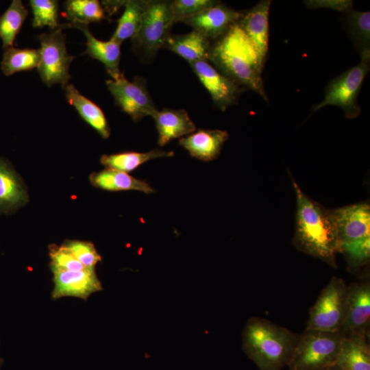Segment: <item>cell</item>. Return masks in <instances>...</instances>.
Wrapping results in <instances>:
<instances>
[{
  "instance_id": "6da1fadb",
  "label": "cell",
  "mask_w": 370,
  "mask_h": 370,
  "mask_svg": "<svg viewBox=\"0 0 370 370\" xmlns=\"http://www.w3.org/2000/svg\"><path fill=\"white\" fill-rule=\"evenodd\" d=\"M208 62L241 88L269 101L262 77L264 64L238 23L212 41Z\"/></svg>"
},
{
  "instance_id": "7a4b0ae2",
  "label": "cell",
  "mask_w": 370,
  "mask_h": 370,
  "mask_svg": "<svg viewBox=\"0 0 370 370\" xmlns=\"http://www.w3.org/2000/svg\"><path fill=\"white\" fill-rule=\"evenodd\" d=\"M297 198L295 247L336 267L338 252L336 225L332 210L307 197L292 179Z\"/></svg>"
},
{
  "instance_id": "3957f363",
  "label": "cell",
  "mask_w": 370,
  "mask_h": 370,
  "mask_svg": "<svg viewBox=\"0 0 370 370\" xmlns=\"http://www.w3.org/2000/svg\"><path fill=\"white\" fill-rule=\"evenodd\" d=\"M300 335L267 319L250 318L243 332V349L260 370L288 366Z\"/></svg>"
},
{
  "instance_id": "277c9868",
  "label": "cell",
  "mask_w": 370,
  "mask_h": 370,
  "mask_svg": "<svg viewBox=\"0 0 370 370\" xmlns=\"http://www.w3.org/2000/svg\"><path fill=\"white\" fill-rule=\"evenodd\" d=\"M336 225L338 252L350 271L369 262L370 257V207L360 203L332 210Z\"/></svg>"
},
{
  "instance_id": "5b68a950",
  "label": "cell",
  "mask_w": 370,
  "mask_h": 370,
  "mask_svg": "<svg viewBox=\"0 0 370 370\" xmlns=\"http://www.w3.org/2000/svg\"><path fill=\"white\" fill-rule=\"evenodd\" d=\"M343 336L339 332L306 330L288 365L290 370H322L336 365Z\"/></svg>"
},
{
  "instance_id": "8992f818",
  "label": "cell",
  "mask_w": 370,
  "mask_h": 370,
  "mask_svg": "<svg viewBox=\"0 0 370 370\" xmlns=\"http://www.w3.org/2000/svg\"><path fill=\"white\" fill-rule=\"evenodd\" d=\"M174 24L171 1H145L140 26L132 38L136 52L145 60L153 58L163 48Z\"/></svg>"
},
{
  "instance_id": "52a82bcc",
  "label": "cell",
  "mask_w": 370,
  "mask_h": 370,
  "mask_svg": "<svg viewBox=\"0 0 370 370\" xmlns=\"http://www.w3.org/2000/svg\"><path fill=\"white\" fill-rule=\"evenodd\" d=\"M370 69V51L360 54V62L330 80L325 90L324 99L313 106L312 112L326 106L341 108L347 119H356L360 113L358 96Z\"/></svg>"
},
{
  "instance_id": "ba28073f",
  "label": "cell",
  "mask_w": 370,
  "mask_h": 370,
  "mask_svg": "<svg viewBox=\"0 0 370 370\" xmlns=\"http://www.w3.org/2000/svg\"><path fill=\"white\" fill-rule=\"evenodd\" d=\"M348 286L332 277L311 307L306 330L340 332L347 301Z\"/></svg>"
},
{
  "instance_id": "9c48e42d",
  "label": "cell",
  "mask_w": 370,
  "mask_h": 370,
  "mask_svg": "<svg viewBox=\"0 0 370 370\" xmlns=\"http://www.w3.org/2000/svg\"><path fill=\"white\" fill-rule=\"evenodd\" d=\"M62 28L38 36L40 62L37 67L41 80L48 86L60 84L64 88L71 77L69 67L74 56L69 54Z\"/></svg>"
},
{
  "instance_id": "30bf717a",
  "label": "cell",
  "mask_w": 370,
  "mask_h": 370,
  "mask_svg": "<svg viewBox=\"0 0 370 370\" xmlns=\"http://www.w3.org/2000/svg\"><path fill=\"white\" fill-rule=\"evenodd\" d=\"M106 84L116 105L134 122L147 116H152L157 111L143 77L136 76L130 82L122 73L119 78L108 79Z\"/></svg>"
},
{
  "instance_id": "8fae6325",
  "label": "cell",
  "mask_w": 370,
  "mask_h": 370,
  "mask_svg": "<svg viewBox=\"0 0 370 370\" xmlns=\"http://www.w3.org/2000/svg\"><path fill=\"white\" fill-rule=\"evenodd\" d=\"M201 84L210 93L213 103L221 111L235 105L245 90L222 74L208 61L201 60L190 64Z\"/></svg>"
},
{
  "instance_id": "7c38bea8",
  "label": "cell",
  "mask_w": 370,
  "mask_h": 370,
  "mask_svg": "<svg viewBox=\"0 0 370 370\" xmlns=\"http://www.w3.org/2000/svg\"><path fill=\"white\" fill-rule=\"evenodd\" d=\"M50 268L54 284L51 297L54 300L64 297L86 300L91 294L103 289L95 269L68 271L53 267Z\"/></svg>"
},
{
  "instance_id": "4fadbf2b",
  "label": "cell",
  "mask_w": 370,
  "mask_h": 370,
  "mask_svg": "<svg viewBox=\"0 0 370 370\" xmlns=\"http://www.w3.org/2000/svg\"><path fill=\"white\" fill-rule=\"evenodd\" d=\"M370 284L353 283L348 286L345 317L340 331L343 336L369 334Z\"/></svg>"
},
{
  "instance_id": "5bb4252c",
  "label": "cell",
  "mask_w": 370,
  "mask_h": 370,
  "mask_svg": "<svg viewBox=\"0 0 370 370\" xmlns=\"http://www.w3.org/2000/svg\"><path fill=\"white\" fill-rule=\"evenodd\" d=\"M243 12L237 11L218 1L184 23L209 39L215 40L223 36L233 25L238 23Z\"/></svg>"
},
{
  "instance_id": "9a60e30c",
  "label": "cell",
  "mask_w": 370,
  "mask_h": 370,
  "mask_svg": "<svg viewBox=\"0 0 370 370\" xmlns=\"http://www.w3.org/2000/svg\"><path fill=\"white\" fill-rule=\"evenodd\" d=\"M270 0H263L243 12L238 21L243 32L253 44L262 63L264 65L269 51V16Z\"/></svg>"
},
{
  "instance_id": "2e32d148",
  "label": "cell",
  "mask_w": 370,
  "mask_h": 370,
  "mask_svg": "<svg viewBox=\"0 0 370 370\" xmlns=\"http://www.w3.org/2000/svg\"><path fill=\"white\" fill-rule=\"evenodd\" d=\"M65 27H75L84 34L86 38V49L84 53L100 61L112 79H116L122 75L123 73L119 68L121 43L112 39L103 41L96 38L90 32L88 25L69 23L61 25L62 28Z\"/></svg>"
},
{
  "instance_id": "e0dca14e",
  "label": "cell",
  "mask_w": 370,
  "mask_h": 370,
  "mask_svg": "<svg viewBox=\"0 0 370 370\" xmlns=\"http://www.w3.org/2000/svg\"><path fill=\"white\" fill-rule=\"evenodd\" d=\"M225 130L199 129L179 140L180 146L189 154L202 161H211L217 158L228 139Z\"/></svg>"
},
{
  "instance_id": "ac0fdd59",
  "label": "cell",
  "mask_w": 370,
  "mask_h": 370,
  "mask_svg": "<svg viewBox=\"0 0 370 370\" xmlns=\"http://www.w3.org/2000/svg\"><path fill=\"white\" fill-rule=\"evenodd\" d=\"M152 117L158 134V143L161 147L173 139L184 137L196 130V125L184 109L157 110Z\"/></svg>"
},
{
  "instance_id": "d6986e66",
  "label": "cell",
  "mask_w": 370,
  "mask_h": 370,
  "mask_svg": "<svg viewBox=\"0 0 370 370\" xmlns=\"http://www.w3.org/2000/svg\"><path fill=\"white\" fill-rule=\"evenodd\" d=\"M27 201V190L18 175L0 157V214L12 212Z\"/></svg>"
},
{
  "instance_id": "ffe728a7",
  "label": "cell",
  "mask_w": 370,
  "mask_h": 370,
  "mask_svg": "<svg viewBox=\"0 0 370 370\" xmlns=\"http://www.w3.org/2000/svg\"><path fill=\"white\" fill-rule=\"evenodd\" d=\"M211 43L204 35L193 30L184 34H170L163 48L177 54L191 64L198 61H208Z\"/></svg>"
},
{
  "instance_id": "44dd1931",
  "label": "cell",
  "mask_w": 370,
  "mask_h": 370,
  "mask_svg": "<svg viewBox=\"0 0 370 370\" xmlns=\"http://www.w3.org/2000/svg\"><path fill=\"white\" fill-rule=\"evenodd\" d=\"M369 336H343L336 365L343 370H370Z\"/></svg>"
},
{
  "instance_id": "7402d4cb",
  "label": "cell",
  "mask_w": 370,
  "mask_h": 370,
  "mask_svg": "<svg viewBox=\"0 0 370 370\" xmlns=\"http://www.w3.org/2000/svg\"><path fill=\"white\" fill-rule=\"evenodd\" d=\"M63 88L67 102L73 106L81 118L103 138H108L110 129L102 110L81 94L74 85L68 84Z\"/></svg>"
},
{
  "instance_id": "603a6c76",
  "label": "cell",
  "mask_w": 370,
  "mask_h": 370,
  "mask_svg": "<svg viewBox=\"0 0 370 370\" xmlns=\"http://www.w3.org/2000/svg\"><path fill=\"white\" fill-rule=\"evenodd\" d=\"M90 181L94 186L109 191L138 190L147 194L154 192L147 182L114 169L93 173L90 175Z\"/></svg>"
},
{
  "instance_id": "cb8c5ba5",
  "label": "cell",
  "mask_w": 370,
  "mask_h": 370,
  "mask_svg": "<svg viewBox=\"0 0 370 370\" xmlns=\"http://www.w3.org/2000/svg\"><path fill=\"white\" fill-rule=\"evenodd\" d=\"M173 151L155 149L147 152L123 151L101 156L100 162L106 169L130 172L149 160L162 157H172Z\"/></svg>"
},
{
  "instance_id": "d4e9b609",
  "label": "cell",
  "mask_w": 370,
  "mask_h": 370,
  "mask_svg": "<svg viewBox=\"0 0 370 370\" xmlns=\"http://www.w3.org/2000/svg\"><path fill=\"white\" fill-rule=\"evenodd\" d=\"M40 62L39 49H19L11 47L5 49L1 69L6 76L17 72L37 68Z\"/></svg>"
},
{
  "instance_id": "484cf974",
  "label": "cell",
  "mask_w": 370,
  "mask_h": 370,
  "mask_svg": "<svg viewBox=\"0 0 370 370\" xmlns=\"http://www.w3.org/2000/svg\"><path fill=\"white\" fill-rule=\"evenodd\" d=\"M28 15L22 1L13 0L0 16V38L4 49L13 47L16 35Z\"/></svg>"
},
{
  "instance_id": "4316f807",
  "label": "cell",
  "mask_w": 370,
  "mask_h": 370,
  "mask_svg": "<svg viewBox=\"0 0 370 370\" xmlns=\"http://www.w3.org/2000/svg\"><path fill=\"white\" fill-rule=\"evenodd\" d=\"M64 14L69 24L88 25L106 18L104 9L97 0L66 1Z\"/></svg>"
},
{
  "instance_id": "83f0119b",
  "label": "cell",
  "mask_w": 370,
  "mask_h": 370,
  "mask_svg": "<svg viewBox=\"0 0 370 370\" xmlns=\"http://www.w3.org/2000/svg\"><path fill=\"white\" fill-rule=\"evenodd\" d=\"M144 4L145 1H125V10L118 20L116 28L110 39L121 44L134 36L141 22Z\"/></svg>"
},
{
  "instance_id": "f1b7e54d",
  "label": "cell",
  "mask_w": 370,
  "mask_h": 370,
  "mask_svg": "<svg viewBox=\"0 0 370 370\" xmlns=\"http://www.w3.org/2000/svg\"><path fill=\"white\" fill-rule=\"evenodd\" d=\"M346 12V29L360 54L370 51V12L352 8Z\"/></svg>"
},
{
  "instance_id": "f546056e",
  "label": "cell",
  "mask_w": 370,
  "mask_h": 370,
  "mask_svg": "<svg viewBox=\"0 0 370 370\" xmlns=\"http://www.w3.org/2000/svg\"><path fill=\"white\" fill-rule=\"evenodd\" d=\"M34 27H48L51 31L60 27L59 3L56 0H30Z\"/></svg>"
},
{
  "instance_id": "4dcf8cb0",
  "label": "cell",
  "mask_w": 370,
  "mask_h": 370,
  "mask_svg": "<svg viewBox=\"0 0 370 370\" xmlns=\"http://www.w3.org/2000/svg\"><path fill=\"white\" fill-rule=\"evenodd\" d=\"M62 245L86 269H95L102 258L93 243L78 240H67Z\"/></svg>"
},
{
  "instance_id": "1f68e13d",
  "label": "cell",
  "mask_w": 370,
  "mask_h": 370,
  "mask_svg": "<svg viewBox=\"0 0 370 370\" xmlns=\"http://www.w3.org/2000/svg\"><path fill=\"white\" fill-rule=\"evenodd\" d=\"M217 2L218 1L214 0L171 1V10L174 23L184 22Z\"/></svg>"
},
{
  "instance_id": "d6a6232c",
  "label": "cell",
  "mask_w": 370,
  "mask_h": 370,
  "mask_svg": "<svg viewBox=\"0 0 370 370\" xmlns=\"http://www.w3.org/2000/svg\"><path fill=\"white\" fill-rule=\"evenodd\" d=\"M49 250L51 258L50 267L68 271H80L86 269L62 245L60 246L51 245Z\"/></svg>"
},
{
  "instance_id": "836d02e7",
  "label": "cell",
  "mask_w": 370,
  "mask_h": 370,
  "mask_svg": "<svg viewBox=\"0 0 370 370\" xmlns=\"http://www.w3.org/2000/svg\"><path fill=\"white\" fill-rule=\"evenodd\" d=\"M309 5H318L321 7L325 6L329 8H333L341 11H347L352 8V3L349 1H307Z\"/></svg>"
},
{
  "instance_id": "e575fe53",
  "label": "cell",
  "mask_w": 370,
  "mask_h": 370,
  "mask_svg": "<svg viewBox=\"0 0 370 370\" xmlns=\"http://www.w3.org/2000/svg\"><path fill=\"white\" fill-rule=\"evenodd\" d=\"M125 1H103L102 4L106 12L110 14L116 12L119 8L124 5ZM103 8V9H104Z\"/></svg>"
},
{
  "instance_id": "d590c367",
  "label": "cell",
  "mask_w": 370,
  "mask_h": 370,
  "mask_svg": "<svg viewBox=\"0 0 370 370\" xmlns=\"http://www.w3.org/2000/svg\"><path fill=\"white\" fill-rule=\"evenodd\" d=\"M322 370H343V369L338 367L336 365H334L328 367L327 368H325Z\"/></svg>"
},
{
  "instance_id": "8d00e7d4",
  "label": "cell",
  "mask_w": 370,
  "mask_h": 370,
  "mask_svg": "<svg viewBox=\"0 0 370 370\" xmlns=\"http://www.w3.org/2000/svg\"><path fill=\"white\" fill-rule=\"evenodd\" d=\"M3 359L1 357H0V370L3 366Z\"/></svg>"
}]
</instances>
